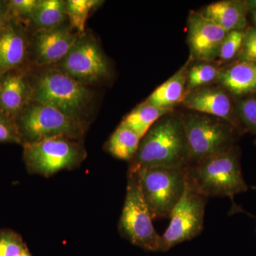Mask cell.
<instances>
[{
  "label": "cell",
  "mask_w": 256,
  "mask_h": 256,
  "mask_svg": "<svg viewBox=\"0 0 256 256\" xmlns=\"http://www.w3.org/2000/svg\"><path fill=\"white\" fill-rule=\"evenodd\" d=\"M188 148V166L228 152L235 146L240 134L224 120L190 112L182 114Z\"/></svg>",
  "instance_id": "obj_4"
},
{
  "label": "cell",
  "mask_w": 256,
  "mask_h": 256,
  "mask_svg": "<svg viewBox=\"0 0 256 256\" xmlns=\"http://www.w3.org/2000/svg\"><path fill=\"white\" fill-rule=\"evenodd\" d=\"M28 252L20 234L10 228H0V256H20Z\"/></svg>",
  "instance_id": "obj_24"
},
{
  "label": "cell",
  "mask_w": 256,
  "mask_h": 256,
  "mask_svg": "<svg viewBox=\"0 0 256 256\" xmlns=\"http://www.w3.org/2000/svg\"><path fill=\"white\" fill-rule=\"evenodd\" d=\"M20 256H33L32 255L31 252H30V250L28 252H24V254H22V255H20Z\"/></svg>",
  "instance_id": "obj_32"
},
{
  "label": "cell",
  "mask_w": 256,
  "mask_h": 256,
  "mask_svg": "<svg viewBox=\"0 0 256 256\" xmlns=\"http://www.w3.org/2000/svg\"><path fill=\"white\" fill-rule=\"evenodd\" d=\"M188 181L204 196L229 197L246 192L238 148L210 156L186 168Z\"/></svg>",
  "instance_id": "obj_3"
},
{
  "label": "cell",
  "mask_w": 256,
  "mask_h": 256,
  "mask_svg": "<svg viewBox=\"0 0 256 256\" xmlns=\"http://www.w3.org/2000/svg\"><path fill=\"white\" fill-rule=\"evenodd\" d=\"M183 104L188 110L218 118L244 132L228 92L224 88L208 86L192 90L185 96Z\"/></svg>",
  "instance_id": "obj_12"
},
{
  "label": "cell",
  "mask_w": 256,
  "mask_h": 256,
  "mask_svg": "<svg viewBox=\"0 0 256 256\" xmlns=\"http://www.w3.org/2000/svg\"><path fill=\"white\" fill-rule=\"evenodd\" d=\"M104 3L100 0H67L66 10L70 26L82 34L86 32L88 18L92 10Z\"/></svg>",
  "instance_id": "obj_23"
},
{
  "label": "cell",
  "mask_w": 256,
  "mask_h": 256,
  "mask_svg": "<svg viewBox=\"0 0 256 256\" xmlns=\"http://www.w3.org/2000/svg\"><path fill=\"white\" fill-rule=\"evenodd\" d=\"M54 66L89 87L102 84L110 76L108 60L90 32L79 35L66 56Z\"/></svg>",
  "instance_id": "obj_9"
},
{
  "label": "cell",
  "mask_w": 256,
  "mask_h": 256,
  "mask_svg": "<svg viewBox=\"0 0 256 256\" xmlns=\"http://www.w3.org/2000/svg\"><path fill=\"white\" fill-rule=\"evenodd\" d=\"M208 198L200 193L186 178L184 191L170 214L169 226L161 236L160 252H168L202 233Z\"/></svg>",
  "instance_id": "obj_10"
},
{
  "label": "cell",
  "mask_w": 256,
  "mask_h": 256,
  "mask_svg": "<svg viewBox=\"0 0 256 256\" xmlns=\"http://www.w3.org/2000/svg\"><path fill=\"white\" fill-rule=\"evenodd\" d=\"M38 2V0H8L10 18L28 28Z\"/></svg>",
  "instance_id": "obj_27"
},
{
  "label": "cell",
  "mask_w": 256,
  "mask_h": 256,
  "mask_svg": "<svg viewBox=\"0 0 256 256\" xmlns=\"http://www.w3.org/2000/svg\"><path fill=\"white\" fill-rule=\"evenodd\" d=\"M191 58L164 84L156 89L146 100L148 104L170 111L183 102L186 96V80Z\"/></svg>",
  "instance_id": "obj_17"
},
{
  "label": "cell",
  "mask_w": 256,
  "mask_h": 256,
  "mask_svg": "<svg viewBox=\"0 0 256 256\" xmlns=\"http://www.w3.org/2000/svg\"><path fill=\"white\" fill-rule=\"evenodd\" d=\"M171 112L152 106L144 101L128 114L121 124L130 128L142 139L156 121Z\"/></svg>",
  "instance_id": "obj_21"
},
{
  "label": "cell",
  "mask_w": 256,
  "mask_h": 256,
  "mask_svg": "<svg viewBox=\"0 0 256 256\" xmlns=\"http://www.w3.org/2000/svg\"><path fill=\"white\" fill-rule=\"evenodd\" d=\"M68 21L66 1L38 0L28 26L30 34L41 30L57 28Z\"/></svg>",
  "instance_id": "obj_19"
},
{
  "label": "cell",
  "mask_w": 256,
  "mask_h": 256,
  "mask_svg": "<svg viewBox=\"0 0 256 256\" xmlns=\"http://www.w3.org/2000/svg\"><path fill=\"white\" fill-rule=\"evenodd\" d=\"M247 11L245 2L220 1L208 5L201 13L229 32L244 30L247 24Z\"/></svg>",
  "instance_id": "obj_18"
},
{
  "label": "cell",
  "mask_w": 256,
  "mask_h": 256,
  "mask_svg": "<svg viewBox=\"0 0 256 256\" xmlns=\"http://www.w3.org/2000/svg\"><path fill=\"white\" fill-rule=\"evenodd\" d=\"M30 68L14 69L0 76V112L13 120L32 100Z\"/></svg>",
  "instance_id": "obj_15"
},
{
  "label": "cell",
  "mask_w": 256,
  "mask_h": 256,
  "mask_svg": "<svg viewBox=\"0 0 256 256\" xmlns=\"http://www.w3.org/2000/svg\"><path fill=\"white\" fill-rule=\"evenodd\" d=\"M220 69L218 64L212 62L200 60L198 63L190 65L186 94L200 88L212 86L214 82H218Z\"/></svg>",
  "instance_id": "obj_22"
},
{
  "label": "cell",
  "mask_w": 256,
  "mask_h": 256,
  "mask_svg": "<svg viewBox=\"0 0 256 256\" xmlns=\"http://www.w3.org/2000/svg\"><path fill=\"white\" fill-rule=\"evenodd\" d=\"M152 217L143 196L136 172H128L124 208L119 232L131 244L149 252H160L161 236L156 232Z\"/></svg>",
  "instance_id": "obj_8"
},
{
  "label": "cell",
  "mask_w": 256,
  "mask_h": 256,
  "mask_svg": "<svg viewBox=\"0 0 256 256\" xmlns=\"http://www.w3.org/2000/svg\"><path fill=\"white\" fill-rule=\"evenodd\" d=\"M188 148L182 114H165L140 140L128 172L152 166L186 168Z\"/></svg>",
  "instance_id": "obj_2"
},
{
  "label": "cell",
  "mask_w": 256,
  "mask_h": 256,
  "mask_svg": "<svg viewBox=\"0 0 256 256\" xmlns=\"http://www.w3.org/2000/svg\"><path fill=\"white\" fill-rule=\"evenodd\" d=\"M246 6L248 10H252V12H256V0L245 2Z\"/></svg>",
  "instance_id": "obj_31"
},
{
  "label": "cell",
  "mask_w": 256,
  "mask_h": 256,
  "mask_svg": "<svg viewBox=\"0 0 256 256\" xmlns=\"http://www.w3.org/2000/svg\"><path fill=\"white\" fill-rule=\"evenodd\" d=\"M22 144L56 137L84 139L88 126L32 99L14 118Z\"/></svg>",
  "instance_id": "obj_5"
},
{
  "label": "cell",
  "mask_w": 256,
  "mask_h": 256,
  "mask_svg": "<svg viewBox=\"0 0 256 256\" xmlns=\"http://www.w3.org/2000/svg\"><path fill=\"white\" fill-rule=\"evenodd\" d=\"M68 20L57 28L30 34L28 63L32 67L50 66L63 60L79 36Z\"/></svg>",
  "instance_id": "obj_11"
},
{
  "label": "cell",
  "mask_w": 256,
  "mask_h": 256,
  "mask_svg": "<svg viewBox=\"0 0 256 256\" xmlns=\"http://www.w3.org/2000/svg\"><path fill=\"white\" fill-rule=\"evenodd\" d=\"M11 20L9 8H8V0H0V30Z\"/></svg>",
  "instance_id": "obj_30"
},
{
  "label": "cell",
  "mask_w": 256,
  "mask_h": 256,
  "mask_svg": "<svg viewBox=\"0 0 256 256\" xmlns=\"http://www.w3.org/2000/svg\"><path fill=\"white\" fill-rule=\"evenodd\" d=\"M245 36L246 32L244 30H234L227 34L218 53L220 63L228 62L238 54L242 50Z\"/></svg>",
  "instance_id": "obj_25"
},
{
  "label": "cell",
  "mask_w": 256,
  "mask_h": 256,
  "mask_svg": "<svg viewBox=\"0 0 256 256\" xmlns=\"http://www.w3.org/2000/svg\"><path fill=\"white\" fill-rule=\"evenodd\" d=\"M32 99L56 109L88 127L95 111L96 94L54 66H31Z\"/></svg>",
  "instance_id": "obj_1"
},
{
  "label": "cell",
  "mask_w": 256,
  "mask_h": 256,
  "mask_svg": "<svg viewBox=\"0 0 256 256\" xmlns=\"http://www.w3.org/2000/svg\"><path fill=\"white\" fill-rule=\"evenodd\" d=\"M0 143L22 144L14 120L0 112Z\"/></svg>",
  "instance_id": "obj_28"
},
{
  "label": "cell",
  "mask_w": 256,
  "mask_h": 256,
  "mask_svg": "<svg viewBox=\"0 0 256 256\" xmlns=\"http://www.w3.org/2000/svg\"><path fill=\"white\" fill-rule=\"evenodd\" d=\"M254 63H255L256 67V62H254Z\"/></svg>",
  "instance_id": "obj_34"
},
{
  "label": "cell",
  "mask_w": 256,
  "mask_h": 256,
  "mask_svg": "<svg viewBox=\"0 0 256 256\" xmlns=\"http://www.w3.org/2000/svg\"><path fill=\"white\" fill-rule=\"evenodd\" d=\"M140 140L130 128L120 124L108 140L104 148L114 158L130 162L136 156Z\"/></svg>",
  "instance_id": "obj_20"
},
{
  "label": "cell",
  "mask_w": 256,
  "mask_h": 256,
  "mask_svg": "<svg viewBox=\"0 0 256 256\" xmlns=\"http://www.w3.org/2000/svg\"><path fill=\"white\" fill-rule=\"evenodd\" d=\"M30 40L28 28L12 18L0 30V76L10 70L30 66Z\"/></svg>",
  "instance_id": "obj_14"
},
{
  "label": "cell",
  "mask_w": 256,
  "mask_h": 256,
  "mask_svg": "<svg viewBox=\"0 0 256 256\" xmlns=\"http://www.w3.org/2000/svg\"><path fill=\"white\" fill-rule=\"evenodd\" d=\"M23 161L30 174L50 178L79 168L87 158L84 139L56 137L23 144Z\"/></svg>",
  "instance_id": "obj_6"
},
{
  "label": "cell",
  "mask_w": 256,
  "mask_h": 256,
  "mask_svg": "<svg viewBox=\"0 0 256 256\" xmlns=\"http://www.w3.org/2000/svg\"><path fill=\"white\" fill-rule=\"evenodd\" d=\"M136 172L153 220L170 218L184 191L186 168L152 166Z\"/></svg>",
  "instance_id": "obj_7"
},
{
  "label": "cell",
  "mask_w": 256,
  "mask_h": 256,
  "mask_svg": "<svg viewBox=\"0 0 256 256\" xmlns=\"http://www.w3.org/2000/svg\"><path fill=\"white\" fill-rule=\"evenodd\" d=\"M255 188V190H256V186H255V188Z\"/></svg>",
  "instance_id": "obj_35"
},
{
  "label": "cell",
  "mask_w": 256,
  "mask_h": 256,
  "mask_svg": "<svg viewBox=\"0 0 256 256\" xmlns=\"http://www.w3.org/2000/svg\"><path fill=\"white\" fill-rule=\"evenodd\" d=\"M252 18H254V22H255L256 25V12H252Z\"/></svg>",
  "instance_id": "obj_33"
},
{
  "label": "cell",
  "mask_w": 256,
  "mask_h": 256,
  "mask_svg": "<svg viewBox=\"0 0 256 256\" xmlns=\"http://www.w3.org/2000/svg\"><path fill=\"white\" fill-rule=\"evenodd\" d=\"M218 82L234 96L254 94L256 92L255 63L242 60L220 69Z\"/></svg>",
  "instance_id": "obj_16"
},
{
  "label": "cell",
  "mask_w": 256,
  "mask_h": 256,
  "mask_svg": "<svg viewBox=\"0 0 256 256\" xmlns=\"http://www.w3.org/2000/svg\"><path fill=\"white\" fill-rule=\"evenodd\" d=\"M236 111L244 131L256 134V96H249L239 101Z\"/></svg>",
  "instance_id": "obj_26"
},
{
  "label": "cell",
  "mask_w": 256,
  "mask_h": 256,
  "mask_svg": "<svg viewBox=\"0 0 256 256\" xmlns=\"http://www.w3.org/2000/svg\"><path fill=\"white\" fill-rule=\"evenodd\" d=\"M242 60L254 62L256 60V28H249L246 32L245 40L242 48Z\"/></svg>",
  "instance_id": "obj_29"
},
{
  "label": "cell",
  "mask_w": 256,
  "mask_h": 256,
  "mask_svg": "<svg viewBox=\"0 0 256 256\" xmlns=\"http://www.w3.org/2000/svg\"><path fill=\"white\" fill-rule=\"evenodd\" d=\"M228 32L204 16L192 12L188 20V44L192 60L214 62Z\"/></svg>",
  "instance_id": "obj_13"
}]
</instances>
